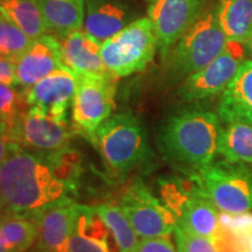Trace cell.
<instances>
[{
	"instance_id": "6da1fadb",
	"label": "cell",
	"mask_w": 252,
	"mask_h": 252,
	"mask_svg": "<svg viewBox=\"0 0 252 252\" xmlns=\"http://www.w3.org/2000/svg\"><path fill=\"white\" fill-rule=\"evenodd\" d=\"M70 190L45 154L15 145L0 165V201L11 215L32 219Z\"/></svg>"
},
{
	"instance_id": "7a4b0ae2",
	"label": "cell",
	"mask_w": 252,
	"mask_h": 252,
	"mask_svg": "<svg viewBox=\"0 0 252 252\" xmlns=\"http://www.w3.org/2000/svg\"><path fill=\"white\" fill-rule=\"evenodd\" d=\"M220 130L219 115L201 108L186 109L167 119L159 145L169 160L196 171L215 160Z\"/></svg>"
},
{
	"instance_id": "3957f363",
	"label": "cell",
	"mask_w": 252,
	"mask_h": 252,
	"mask_svg": "<svg viewBox=\"0 0 252 252\" xmlns=\"http://www.w3.org/2000/svg\"><path fill=\"white\" fill-rule=\"evenodd\" d=\"M228 41L217 18L216 4L207 5L162 58L167 75L174 81L185 80L214 61Z\"/></svg>"
},
{
	"instance_id": "277c9868",
	"label": "cell",
	"mask_w": 252,
	"mask_h": 252,
	"mask_svg": "<svg viewBox=\"0 0 252 252\" xmlns=\"http://www.w3.org/2000/svg\"><path fill=\"white\" fill-rule=\"evenodd\" d=\"M189 179L220 212H252V172L241 163L212 162L191 171Z\"/></svg>"
},
{
	"instance_id": "5b68a950",
	"label": "cell",
	"mask_w": 252,
	"mask_h": 252,
	"mask_svg": "<svg viewBox=\"0 0 252 252\" xmlns=\"http://www.w3.org/2000/svg\"><path fill=\"white\" fill-rule=\"evenodd\" d=\"M103 160L112 171L125 174L138 166L149 153L144 126L131 113H117L105 119L93 139Z\"/></svg>"
},
{
	"instance_id": "8992f818",
	"label": "cell",
	"mask_w": 252,
	"mask_h": 252,
	"mask_svg": "<svg viewBox=\"0 0 252 252\" xmlns=\"http://www.w3.org/2000/svg\"><path fill=\"white\" fill-rule=\"evenodd\" d=\"M158 40L149 17L135 19L124 30L103 41L100 54L104 64L116 77L143 71L152 62Z\"/></svg>"
},
{
	"instance_id": "52a82bcc",
	"label": "cell",
	"mask_w": 252,
	"mask_h": 252,
	"mask_svg": "<svg viewBox=\"0 0 252 252\" xmlns=\"http://www.w3.org/2000/svg\"><path fill=\"white\" fill-rule=\"evenodd\" d=\"M162 201L174 214L178 225L208 238H215L220 210L198 191L190 179H166L160 182Z\"/></svg>"
},
{
	"instance_id": "ba28073f",
	"label": "cell",
	"mask_w": 252,
	"mask_h": 252,
	"mask_svg": "<svg viewBox=\"0 0 252 252\" xmlns=\"http://www.w3.org/2000/svg\"><path fill=\"white\" fill-rule=\"evenodd\" d=\"M77 88L72 99V123L77 133L93 139L97 127L116 108L115 75H76Z\"/></svg>"
},
{
	"instance_id": "9c48e42d",
	"label": "cell",
	"mask_w": 252,
	"mask_h": 252,
	"mask_svg": "<svg viewBox=\"0 0 252 252\" xmlns=\"http://www.w3.org/2000/svg\"><path fill=\"white\" fill-rule=\"evenodd\" d=\"M119 206L140 238L171 236L178 224L172 210L141 181L126 189Z\"/></svg>"
},
{
	"instance_id": "30bf717a",
	"label": "cell",
	"mask_w": 252,
	"mask_h": 252,
	"mask_svg": "<svg viewBox=\"0 0 252 252\" xmlns=\"http://www.w3.org/2000/svg\"><path fill=\"white\" fill-rule=\"evenodd\" d=\"M75 127L67 118L58 119L36 106H28L11 131L12 140L23 149L49 154L68 147Z\"/></svg>"
},
{
	"instance_id": "8fae6325",
	"label": "cell",
	"mask_w": 252,
	"mask_h": 252,
	"mask_svg": "<svg viewBox=\"0 0 252 252\" xmlns=\"http://www.w3.org/2000/svg\"><path fill=\"white\" fill-rule=\"evenodd\" d=\"M245 55L244 43L228 41L224 50L214 61L185 78L179 89L180 98L185 102H197L222 94L245 61Z\"/></svg>"
},
{
	"instance_id": "7c38bea8",
	"label": "cell",
	"mask_w": 252,
	"mask_h": 252,
	"mask_svg": "<svg viewBox=\"0 0 252 252\" xmlns=\"http://www.w3.org/2000/svg\"><path fill=\"white\" fill-rule=\"evenodd\" d=\"M207 0H150L149 18L163 58L207 6Z\"/></svg>"
},
{
	"instance_id": "4fadbf2b",
	"label": "cell",
	"mask_w": 252,
	"mask_h": 252,
	"mask_svg": "<svg viewBox=\"0 0 252 252\" xmlns=\"http://www.w3.org/2000/svg\"><path fill=\"white\" fill-rule=\"evenodd\" d=\"M78 209L80 204L67 196L34 214L32 219L39 228V252H69Z\"/></svg>"
},
{
	"instance_id": "5bb4252c",
	"label": "cell",
	"mask_w": 252,
	"mask_h": 252,
	"mask_svg": "<svg viewBox=\"0 0 252 252\" xmlns=\"http://www.w3.org/2000/svg\"><path fill=\"white\" fill-rule=\"evenodd\" d=\"M76 88V75L63 67L42 78L24 94L28 106H36L52 117L65 119Z\"/></svg>"
},
{
	"instance_id": "9a60e30c",
	"label": "cell",
	"mask_w": 252,
	"mask_h": 252,
	"mask_svg": "<svg viewBox=\"0 0 252 252\" xmlns=\"http://www.w3.org/2000/svg\"><path fill=\"white\" fill-rule=\"evenodd\" d=\"M63 67L59 37L46 34L34 40L30 48L15 60L18 87L26 91Z\"/></svg>"
},
{
	"instance_id": "2e32d148",
	"label": "cell",
	"mask_w": 252,
	"mask_h": 252,
	"mask_svg": "<svg viewBox=\"0 0 252 252\" xmlns=\"http://www.w3.org/2000/svg\"><path fill=\"white\" fill-rule=\"evenodd\" d=\"M61 59L65 68L75 75H109L104 64L98 40L84 30L60 37Z\"/></svg>"
},
{
	"instance_id": "e0dca14e",
	"label": "cell",
	"mask_w": 252,
	"mask_h": 252,
	"mask_svg": "<svg viewBox=\"0 0 252 252\" xmlns=\"http://www.w3.org/2000/svg\"><path fill=\"white\" fill-rule=\"evenodd\" d=\"M69 252H122L109 226L94 207L81 206L78 209Z\"/></svg>"
},
{
	"instance_id": "ac0fdd59",
	"label": "cell",
	"mask_w": 252,
	"mask_h": 252,
	"mask_svg": "<svg viewBox=\"0 0 252 252\" xmlns=\"http://www.w3.org/2000/svg\"><path fill=\"white\" fill-rule=\"evenodd\" d=\"M132 18L124 0H87L83 30L102 43L135 20Z\"/></svg>"
},
{
	"instance_id": "d6986e66",
	"label": "cell",
	"mask_w": 252,
	"mask_h": 252,
	"mask_svg": "<svg viewBox=\"0 0 252 252\" xmlns=\"http://www.w3.org/2000/svg\"><path fill=\"white\" fill-rule=\"evenodd\" d=\"M219 117L225 123L244 121L252 123V60H245L234 80L222 93Z\"/></svg>"
},
{
	"instance_id": "ffe728a7",
	"label": "cell",
	"mask_w": 252,
	"mask_h": 252,
	"mask_svg": "<svg viewBox=\"0 0 252 252\" xmlns=\"http://www.w3.org/2000/svg\"><path fill=\"white\" fill-rule=\"evenodd\" d=\"M49 32L63 37L82 30L86 18L87 0H39Z\"/></svg>"
},
{
	"instance_id": "44dd1931",
	"label": "cell",
	"mask_w": 252,
	"mask_h": 252,
	"mask_svg": "<svg viewBox=\"0 0 252 252\" xmlns=\"http://www.w3.org/2000/svg\"><path fill=\"white\" fill-rule=\"evenodd\" d=\"M0 14L33 40L49 32L39 0H0Z\"/></svg>"
},
{
	"instance_id": "7402d4cb",
	"label": "cell",
	"mask_w": 252,
	"mask_h": 252,
	"mask_svg": "<svg viewBox=\"0 0 252 252\" xmlns=\"http://www.w3.org/2000/svg\"><path fill=\"white\" fill-rule=\"evenodd\" d=\"M219 154L226 161L252 165V123H225L220 130Z\"/></svg>"
},
{
	"instance_id": "603a6c76",
	"label": "cell",
	"mask_w": 252,
	"mask_h": 252,
	"mask_svg": "<svg viewBox=\"0 0 252 252\" xmlns=\"http://www.w3.org/2000/svg\"><path fill=\"white\" fill-rule=\"evenodd\" d=\"M216 11L228 40L245 43L252 28V0H219Z\"/></svg>"
},
{
	"instance_id": "cb8c5ba5",
	"label": "cell",
	"mask_w": 252,
	"mask_h": 252,
	"mask_svg": "<svg viewBox=\"0 0 252 252\" xmlns=\"http://www.w3.org/2000/svg\"><path fill=\"white\" fill-rule=\"evenodd\" d=\"M39 228L31 217L8 215L0 220V244L8 252H26L37 241Z\"/></svg>"
},
{
	"instance_id": "d4e9b609",
	"label": "cell",
	"mask_w": 252,
	"mask_h": 252,
	"mask_svg": "<svg viewBox=\"0 0 252 252\" xmlns=\"http://www.w3.org/2000/svg\"><path fill=\"white\" fill-rule=\"evenodd\" d=\"M94 209L109 226L121 251L131 252L133 250L139 239L121 206L115 203H102L94 206Z\"/></svg>"
},
{
	"instance_id": "484cf974",
	"label": "cell",
	"mask_w": 252,
	"mask_h": 252,
	"mask_svg": "<svg viewBox=\"0 0 252 252\" xmlns=\"http://www.w3.org/2000/svg\"><path fill=\"white\" fill-rule=\"evenodd\" d=\"M27 109L24 91H19L14 86L0 83V124L7 126L11 132Z\"/></svg>"
},
{
	"instance_id": "4316f807",
	"label": "cell",
	"mask_w": 252,
	"mask_h": 252,
	"mask_svg": "<svg viewBox=\"0 0 252 252\" xmlns=\"http://www.w3.org/2000/svg\"><path fill=\"white\" fill-rule=\"evenodd\" d=\"M25 32L0 14V55L17 60L33 43Z\"/></svg>"
},
{
	"instance_id": "83f0119b",
	"label": "cell",
	"mask_w": 252,
	"mask_h": 252,
	"mask_svg": "<svg viewBox=\"0 0 252 252\" xmlns=\"http://www.w3.org/2000/svg\"><path fill=\"white\" fill-rule=\"evenodd\" d=\"M173 234L178 252H219L214 239L193 234L178 224Z\"/></svg>"
},
{
	"instance_id": "f1b7e54d",
	"label": "cell",
	"mask_w": 252,
	"mask_h": 252,
	"mask_svg": "<svg viewBox=\"0 0 252 252\" xmlns=\"http://www.w3.org/2000/svg\"><path fill=\"white\" fill-rule=\"evenodd\" d=\"M131 252H178L171 236L141 238Z\"/></svg>"
},
{
	"instance_id": "f546056e",
	"label": "cell",
	"mask_w": 252,
	"mask_h": 252,
	"mask_svg": "<svg viewBox=\"0 0 252 252\" xmlns=\"http://www.w3.org/2000/svg\"><path fill=\"white\" fill-rule=\"evenodd\" d=\"M0 83L18 87L15 60L0 55Z\"/></svg>"
},
{
	"instance_id": "4dcf8cb0",
	"label": "cell",
	"mask_w": 252,
	"mask_h": 252,
	"mask_svg": "<svg viewBox=\"0 0 252 252\" xmlns=\"http://www.w3.org/2000/svg\"><path fill=\"white\" fill-rule=\"evenodd\" d=\"M15 144L12 140L11 132L8 127L4 124H0V165L4 162V160L11 152Z\"/></svg>"
},
{
	"instance_id": "1f68e13d",
	"label": "cell",
	"mask_w": 252,
	"mask_h": 252,
	"mask_svg": "<svg viewBox=\"0 0 252 252\" xmlns=\"http://www.w3.org/2000/svg\"><path fill=\"white\" fill-rule=\"evenodd\" d=\"M244 45H245V49H247V53L252 58V28H251L250 33H249L248 39H247V41H245Z\"/></svg>"
},
{
	"instance_id": "d6a6232c",
	"label": "cell",
	"mask_w": 252,
	"mask_h": 252,
	"mask_svg": "<svg viewBox=\"0 0 252 252\" xmlns=\"http://www.w3.org/2000/svg\"><path fill=\"white\" fill-rule=\"evenodd\" d=\"M8 215H11V214L7 212V209H6L4 204H2L1 201H0V220H1L2 219H5V217Z\"/></svg>"
},
{
	"instance_id": "836d02e7",
	"label": "cell",
	"mask_w": 252,
	"mask_h": 252,
	"mask_svg": "<svg viewBox=\"0 0 252 252\" xmlns=\"http://www.w3.org/2000/svg\"><path fill=\"white\" fill-rule=\"evenodd\" d=\"M244 252H252V237H251L250 239H249L247 247H245Z\"/></svg>"
},
{
	"instance_id": "e575fe53",
	"label": "cell",
	"mask_w": 252,
	"mask_h": 252,
	"mask_svg": "<svg viewBox=\"0 0 252 252\" xmlns=\"http://www.w3.org/2000/svg\"><path fill=\"white\" fill-rule=\"evenodd\" d=\"M0 252H8V250L4 247V245L0 244Z\"/></svg>"
},
{
	"instance_id": "d590c367",
	"label": "cell",
	"mask_w": 252,
	"mask_h": 252,
	"mask_svg": "<svg viewBox=\"0 0 252 252\" xmlns=\"http://www.w3.org/2000/svg\"><path fill=\"white\" fill-rule=\"evenodd\" d=\"M149 1H150V0H149Z\"/></svg>"
},
{
	"instance_id": "8d00e7d4",
	"label": "cell",
	"mask_w": 252,
	"mask_h": 252,
	"mask_svg": "<svg viewBox=\"0 0 252 252\" xmlns=\"http://www.w3.org/2000/svg\"><path fill=\"white\" fill-rule=\"evenodd\" d=\"M26 252H27V251H26Z\"/></svg>"
}]
</instances>
